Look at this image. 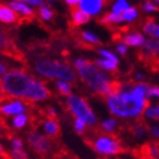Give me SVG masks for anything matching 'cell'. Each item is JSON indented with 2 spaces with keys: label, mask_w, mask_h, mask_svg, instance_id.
<instances>
[{
  "label": "cell",
  "mask_w": 159,
  "mask_h": 159,
  "mask_svg": "<svg viewBox=\"0 0 159 159\" xmlns=\"http://www.w3.org/2000/svg\"><path fill=\"white\" fill-rule=\"evenodd\" d=\"M1 153H0V156H1V159H14L13 156H11V152H7L6 149H3V147L1 146Z\"/></svg>",
  "instance_id": "obj_35"
},
{
  "label": "cell",
  "mask_w": 159,
  "mask_h": 159,
  "mask_svg": "<svg viewBox=\"0 0 159 159\" xmlns=\"http://www.w3.org/2000/svg\"><path fill=\"white\" fill-rule=\"evenodd\" d=\"M27 122H30V119H29V116H27V115H25V114H18L17 116H15L13 118V120H11V125H13L14 129H20L26 125Z\"/></svg>",
  "instance_id": "obj_19"
},
{
  "label": "cell",
  "mask_w": 159,
  "mask_h": 159,
  "mask_svg": "<svg viewBox=\"0 0 159 159\" xmlns=\"http://www.w3.org/2000/svg\"><path fill=\"white\" fill-rule=\"evenodd\" d=\"M141 8H142L144 11H159V7L158 6H155V5H152L151 2H149V1H147V2H144L141 6Z\"/></svg>",
  "instance_id": "obj_31"
},
{
  "label": "cell",
  "mask_w": 159,
  "mask_h": 159,
  "mask_svg": "<svg viewBox=\"0 0 159 159\" xmlns=\"http://www.w3.org/2000/svg\"><path fill=\"white\" fill-rule=\"evenodd\" d=\"M31 101L25 100L15 99L14 101H10L8 103H2L1 106V115L2 116H10V115H18L27 111L29 109V103Z\"/></svg>",
  "instance_id": "obj_9"
},
{
  "label": "cell",
  "mask_w": 159,
  "mask_h": 159,
  "mask_svg": "<svg viewBox=\"0 0 159 159\" xmlns=\"http://www.w3.org/2000/svg\"><path fill=\"white\" fill-rule=\"evenodd\" d=\"M122 42L126 46H133V47H140L143 46L146 43V40H144V37L142 34L139 33L134 31L133 33H129L126 35H123Z\"/></svg>",
  "instance_id": "obj_15"
},
{
  "label": "cell",
  "mask_w": 159,
  "mask_h": 159,
  "mask_svg": "<svg viewBox=\"0 0 159 159\" xmlns=\"http://www.w3.org/2000/svg\"><path fill=\"white\" fill-rule=\"evenodd\" d=\"M146 116L155 119V120H159L158 109H157L156 107H148V108L146 109Z\"/></svg>",
  "instance_id": "obj_28"
},
{
  "label": "cell",
  "mask_w": 159,
  "mask_h": 159,
  "mask_svg": "<svg viewBox=\"0 0 159 159\" xmlns=\"http://www.w3.org/2000/svg\"><path fill=\"white\" fill-rule=\"evenodd\" d=\"M10 142H11V146H13L14 149H22V147H23V140L18 136H15Z\"/></svg>",
  "instance_id": "obj_33"
},
{
  "label": "cell",
  "mask_w": 159,
  "mask_h": 159,
  "mask_svg": "<svg viewBox=\"0 0 159 159\" xmlns=\"http://www.w3.org/2000/svg\"><path fill=\"white\" fill-rule=\"evenodd\" d=\"M103 0H80V7L90 15H96L101 10Z\"/></svg>",
  "instance_id": "obj_13"
},
{
  "label": "cell",
  "mask_w": 159,
  "mask_h": 159,
  "mask_svg": "<svg viewBox=\"0 0 159 159\" xmlns=\"http://www.w3.org/2000/svg\"><path fill=\"white\" fill-rule=\"evenodd\" d=\"M113 0H103V6H108L109 2H111Z\"/></svg>",
  "instance_id": "obj_40"
},
{
  "label": "cell",
  "mask_w": 159,
  "mask_h": 159,
  "mask_svg": "<svg viewBox=\"0 0 159 159\" xmlns=\"http://www.w3.org/2000/svg\"><path fill=\"white\" fill-rule=\"evenodd\" d=\"M122 15H123V17H124V20L132 22V20H135L136 16H138V11H136V8H129V9L125 10Z\"/></svg>",
  "instance_id": "obj_26"
},
{
  "label": "cell",
  "mask_w": 159,
  "mask_h": 159,
  "mask_svg": "<svg viewBox=\"0 0 159 159\" xmlns=\"http://www.w3.org/2000/svg\"><path fill=\"white\" fill-rule=\"evenodd\" d=\"M56 86L60 97H68L72 94V86L66 81L65 82L64 81H58V82H56Z\"/></svg>",
  "instance_id": "obj_21"
},
{
  "label": "cell",
  "mask_w": 159,
  "mask_h": 159,
  "mask_svg": "<svg viewBox=\"0 0 159 159\" xmlns=\"http://www.w3.org/2000/svg\"><path fill=\"white\" fill-rule=\"evenodd\" d=\"M63 109L70 115H73L75 118L80 117V118L84 119L86 124L90 126L96 125V116L93 111L91 110V107L88 103L85 98L76 96V94H70L67 97L66 99V105H63Z\"/></svg>",
  "instance_id": "obj_6"
},
{
  "label": "cell",
  "mask_w": 159,
  "mask_h": 159,
  "mask_svg": "<svg viewBox=\"0 0 159 159\" xmlns=\"http://www.w3.org/2000/svg\"><path fill=\"white\" fill-rule=\"evenodd\" d=\"M85 124H86V122L84 120V119L80 118V117H76L75 120H74V131H75L79 135H84L86 132Z\"/></svg>",
  "instance_id": "obj_23"
},
{
  "label": "cell",
  "mask_w": 159,
  "mask_h": 159,
  "mask_svg": "<svg viewBox=\"0 0 159 159\" xmlns=\"http://www.w3.org/2000/svg\"><path fill=\"white\" fill-rule=\"evenodd\" d=\"M116 50L118 51L119 53H120V55H126V52H127V47H126V44L122 43V44L117 46Z\"/></svg>",
  "instance_id": "obj_36"
},
{
  "label": "cell",
  "mask_w": 159,
  "mask_h": 159,
  "mask_svg": "<svg viewBox=\"0 0 159 159\" xmlns=\"http://www.w3.org/2000/svg\"><path fill=\"white\" fill-rule=\"evenodd\" d=\"M70 6H76L77 3H80V0H65Z\"/></svg>",
  "instance_id": "obj_38"
},
{
  "label": "cell",
  "mask_w": 159,
  "mask_h": 159,
  "mask_svg": "<svg viewBox=\"0 0 159 159\" xmlns=\"http://www.w3.org/2000/svg\"><path fill=\"white\" fill-rule=\"evenodd\" d=\"M58 1H59V0H47V3H48L49 6L52 7L53 5H55V3H56V2H58Z\"/></svg>",
  "instance_id": "obj_39"
},
{
  "label": "cell",
  "mask_w": 159,
  "mask_h": 159,
  "mask_svg": "<svg viewBox=\"0 0 159 159\" xmlns=\"http://www.w3.org/2000/svg\"><path fill=\"white\" fill-rule=\"evenodd\" d=\"M40 114V110H39ZM40 126H43V129L48 136L51 139L60 140L61 138V126L59 124V119H49L40 114Z\"/></svg>",
  "instance_id": "obj_8"
},
{
  "label": "cell",
  "mask_w": 159,
  "mask_h": 159,
  "mask_svg": "<svg viewBox=\"0 0 159 159\" xmlns=\"http://www.w3.org/2000/svg\"><path fill=\"white\" fill-rule=\"evenodd\" d=\"M97 51H98V52H99L101 56L106 57L107 59H111V60H114V61H117V63H119L118 58H117V57L115 56L113 52H110V51H107V50H102V49L97 50Z\"/></svg>",
  "instance_id": "obj_30"
},
{
  "label": "cell",
  "mask_w": 159,
  "mask_h": 159,
  "mask_svg": "<svg viewBox=\"0 0 159 159\" xmlns=\"http://www.w3.org/2000/svg\"><path fill=\"white\" fill-rule=\"evenodd\" d=\"M37 80L26 70H13L5 73L1 77V103L10 102L13 99L26 100Z\"/></svg>",
  "instance_id": "obj_1"
},
{
  "label": "cell",
  "mask_w": 159,
  "mask_h": 159,
  "mask_svg": "<svg viewBox=\"0 0 159 159\" xmlns=\"http://www.w3.org/2000/svg\"><path fill=\"white\" fill-rule=\"evenodd\" d=\"M150 133H151V135H153L155 138L159 139V126H152V127L150 129Z\"/></svg>",
  "instance_id": "obj_37"
},
{
  "label": "cell",
  "mask_w": 159,
  "mask_h": 159,
  "mask_svg": "<svg viewBox=\"0 0 159 159\" xmlns=\"http://www.w3.org/2000/svg\"><path fill=\"white\" fill-rule=\"evenodd\" d=\"M11 30L13 29H8V27H5V29L2 27V30H1V53H2V56L8 57L10 59L26 66V57L15 43Z\"/></svg>",
  "instance_id": "obj_7"
},
{
  "label": "cell",
  "mask_w": 159,
  "mask_h": 159,
  "mask_svg": "<svg viewBox=\"0 0 159 159\" xmlns=\"http://www.w3.org/2000/svg\"><path fill=\"white\" fill-rule=\"evenodd\" d=\"M11 156L14 159H27V153L22 149H13Z\"/></svg>",
  "instance_id": "obj_29"
},
{
  "label": "cell",
  "mask_w": 159,
  "mask_h": 159,
  "mask_svg": "<svg viewBox=\"0 0 159 159\" xmlns=\"http://www.w3.org/2000/svg\"><path fill=\"white\" fill-rule=\"evenodd\" d=\"M142 47L155 56L159 57V40H148Z\"/></svg>",
  "instance_id": "obj_22"
},
{
  "label": "cell",
  "mask_w": 159,
  "mask_h": 159,
  "mask_svg": "<svg viewBox=\"0 0 159 159\" xmlns=\"http://www.w3.org/2000/svg\"><path fill=\"white\" fill-rule=\"evenodd\" d=\"M15 1H20V2H29V3H30V0H15Z\"/></svg>",
  "instance_id": "obj_41"
},
{
  "label": "cell",
  "mask_w": 159,
  "mask_h": 159,
  "mask_svg": "<svg viewBox=\"0 0 159 159\" xmlns=\"http://www.w3.org/2000/svg\"><path fill=\"white\" fill-rule=\"evenodd\" d=\"M100 126L102 127L105 131L107 132H114V129L117 127V122L115 119H107V120H103Z\"/></svg>",
  "instance_id": "obj_25"
},
{
  "label": "cell",
  "mask_w": 159,
  "mask_h": 159,
  "mask_svg": "<svg viewBox=\"0 0 159 159\" xmlns=\"http://www.w3.org/2000/svg\"><path fill=\"white\" fill-rule=\"evenodd\" d=\"M146 68H148L149 70H151L152 73H158L159 74V57L153 58L150 63H148L146 65Z\"/></svg>",
  "instance_id": "obj_27"
},
{
  "label": "cell",
  "mask_w": 159,
  "mask_h": 159,
  "mask_svg": "<svg viewBox=\"0 0 159 159\" xmlns=\"http://www.w3.org/2000/svg\"><path fill=\"white\" fill-rule=\"evenodd\" d=\"M88 63V59H84V58H79V59L74 60L73 61V66L76 68V70H79V68H81V67H83L85 64Z\"/></svg>",
  "instance_id": "obj_34"
},
{
  "label": "cell",
  "mask_w": 159,
  "mask_h": 159,
  "mask_svg": "<svg viewBox=\"0 0 159 159\" xmlns=\"http://www.w3.org/2000/svg\"><path fill=\"white\" fill-rule=\"evenodd\" d=\"M51 159H80V158L75 155V153L70 151L66 147L64 146V147H61V148H60L52 157H51Z\"/></svg>",
  "instance_id": "obj_18"
},
{
  "label": "cell",
  "mask_w": 159,
  "mask_h": 159,
  "mask_svg": "<svg viewBox=\"0 0 159 159\" xmlns=\"http://www.w3.org/2000/svg\"><path fill=\"white\" fill-rule=\"evenodd\" d=\"M150 127L148 125V123L144 120L142 117H138V118L132 123H126L125 125L123 126V129L129 132L131 135L135 136V138H142L146 133L150 132Z\"/></svg>",
  "instance_id": "obj_10"
},
{
  "label": "cell",
  "mask_w": 159,
  "mask_h": 159,
  "mask_svg": "<svg viewBox=\"0 0 159 159\" xmlns=\"http://www.w3.org/2000/svg\"><path fill=\"white\" fill-rule=\"evenodd\" d=\"M70 14L72 17V20H68V29H75L79 27L83 24L88 23L90 20V14L76 6H70Z\"/></svg>",
  "instance_id": "obj_11"
},
{
  "label": "cell",
  "mask_w": 159,
  "mask_h": 159,
  "mask_svg": "<svg viewBox=\"0 0 159 159\" xmlns=\"http://www.w3.org/2000/svg\"><path fill=\"white\" fill-rule=\"evenodd\" d=\"M106 101L110 113L119 117L139 116L150 106L149 99L140 101L127 91H122L118 94L108 97Z\"/></svg>",
  "instance_id": "obj_3"
},
{
  "label": "cell",
  "mask_w": 159,
  "mask_h": 159,
  "mask_svg": "<svg viewBox=\"0 0 159 159\" xmlns=\"http://www.w3.org/2000/svg\"><path fill=\"white\" fill-rule=\"evenodd\" d=\"M34 70H37L40 75L48 77V79H61L73 85L77 84L76 75L68 61L64 63L60 60L40 58L34 64Z\"/></svg>",
  "instance_id": "obj_4"
},
{
  "label": "cell",
  "mask_w": 159,
  "mask_h": 159,
  "mask_svg": "<svg viewBox=\"0 0 159 159\" xmlns=\"http://www.w3.org/2000/svg\"><path fill=\"white\" fill-rule=\"evenodd\" d=\"M7 5H8L10 8H13L14 10H16L17 13H20L22 16L29 17V18H32V20H34L37 18L35 11L32 10L31 8H29L26 5L20 2V1H10V2H7Z\"/></svg>",
  "instance_id": "obj_14"
},
{
  "label": "cell",
  "mask_w": 159,
  "mask_h": 159,
  "mask_svg": "<svg viewBox=\"0 0 159 159\" xmlns=\"http://www.w3.org/2000/svg\"><path fill=\"white\" fill-rule=\"evenodd\" d=\"M158 113H159V106H158Z\"/></svg>",
  "instance_id": "obj_43"
},
{
  "label": "cell",
  "mask_w": 159,
  "mask_h": 159,
  "mask_svg": "<svg viewBox=\"0 0 159 159\" xmlns=\"http://www.w3.org/2000/svg\"><path fill=\"white\" fill-rule=\"evenodd\" d=\"M151 1H155V2H157V3H159V0H151Z\"/></svg>",
  "instance_id": "obj_42"
},
{
  "label": "cell",
  "mask_w": 159,
  "mask_h": 159,
  "mask_svg": "<svg viewBox=\"0 0 159 159\" xmlns=\"http://www.w3.org/2000/svg\"><path fill=\"white\" fill-rule=\"evenodd\" d=\"M102 159H108V158H102Z\"/></svg>",
  "instance_id": "obj_44"
},
{
  "label": "cell",
  "mask_w": 159,
  "mask_h": 159,
  "mask_svg": "<svg viewBox=\"0 0 159 159\" xmlns=\"http://www.w3.org/2000/svg\"><path fill=\"white\" fill-rule=\"evenodd\" d=\"M35 11V14H37L38 16H39V18H41V20H52L53 17H55V15H56V13L53 11V10H51L50 8H47V7H39L37 10H34Z\"/></svg>",
  "instance_id": "obj_20"
},
{
  "label": "cell",
  "mask_w": 159,
  "mask_h": 159,
  "mask_svg": "<svg viewBox=\"0 0 159 159\" xmlns=\"http://www.w3.org/2000/svg\"><path fill=\"white\" fill-rule=\"evenodd\" d=\"M96 64L99 67L103 68V70H109L111 75L118 77L119 76V70H118V63L117 61H114L111 59H97Z\"/></svg>",
  "instance_id": "obj_17"
},
{
  "label": "cell",
  "mask_w": 159,
  "mask_h": 159,
  "mask_svg": "<svg viewBox=\"0 0 159 159\" xmlns=\"http://www.w3.org/2000/svg\"><path fill=\"white\" fill-rule=\"evenodd\" d=\"M83 141L93 151L101 155H120L131 151V149L122 144L118 133L107 132L100 125L91 126L84 134Z\"/></svg>",
  "instance_id": "obj_2"
},
{
  "label": "cell",
  "mask_w": 159,
  "mask_h": 159,
  "mask_svg": "<svg viewBox=\"0 0 159 159\" xmlns=\"http://www.w3.org/2000/svg\"><path fill=\"white\" fill-rule=\"evenodd\" d=\"M142 30L150 37L159 39V26L155 22V17H147L142 24Z\"/></svg>",
  "instance_id": "obj_16"
},
{
  "label": "cell",
  "mask_w": 159,
  "mask_h": 159,
  "mask_svg": "<svg viewBox=\"0 0 159 159\" xmlns=\"http://www.w3.org/2000/svg\"><path fill=\"white\" fill-rule=\"evenodd\" d=\"M26 140L29 148L42 159H47L49 156L52 157L61 147H64L60 140L51 139L50 136L43 135L37 129H32L26 131Z\"/></svg>",
  "instance_id": "obj_5"
},
{
  "label": "cell",
  "mask_w": 159,
  "mask_h": 159,
  "mask_svg": "<svg viewBox=\"0 0 159 159\" xmlns=\"http://www.w3.org/2000/svg\"><path fill=\"white\" fill-rule=\"evenodd\" d=\"M152 97H158L159 98V86H150L149 91L147 93V99H150Z\"/></svg>",
  "instance_id": "obj_32"
},
{
  "label": "cell",
  "mask_w": 159,
  "mask_h": 159,
  "mask_svg": "<svg viewBox=\"0 0 159 159\" xmlns=\"http://www.w3.org/2000/svg\"><path fill=\"white\" fill-rule=\"evenodd\" d=\"M20 15L17 14L16 10L10 8L7 3L0 5V20L5 24H16L18 26V23L20 20Z\"/></svg>",
  "instance_id": "obj_12"
},
{
  "label": "cell",
  "mask_w": 159,
  "mask_h": 159,
  "mask_svg": "<svg viewBox=\"0 0 159 159\" xmlns=\"http://www.w3.org/2000/svg\"><path fill=\"white\" fill-rule=\"evenodd\" d=\"M129 8V3L126 2V0H118L115 5H114V7H113V13H115V14H120L122 13H124L125 10H127Z\"/></svg>",
  "instance_id": "obj_24"
}]
</instances>
